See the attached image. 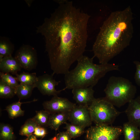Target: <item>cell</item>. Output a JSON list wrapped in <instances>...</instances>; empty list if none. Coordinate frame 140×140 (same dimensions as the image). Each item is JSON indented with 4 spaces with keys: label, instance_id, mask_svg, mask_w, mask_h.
Wrapping results in <instances>:
<instances>
[{
    "label": "cell",
    "instance_id": "33",
    "mask_svg": "<svg viewBox=\"0 0 140 140\" xmlns=\"http://www.w3.org/2000/svg\"></svg>",
    "mask_w": 140,
    "mask_h": 140
},
{
    "label": "cell",
    "instance_id": "17",
    "mask_svg": "<svg viewBox=\"0 0 140 140\" xmlns=\"http://www.w3.org/2000/svg\"><path fill=\"white\" fill-rule=\"evenodd\" d=\"M35 87V85L20 83L16 89V95L19 99V100L27 98L30 97L33 89Z\"/></svg>",
    "mask_w": 140,
    "mask_h": 140
},
{
    "label": "cell",
    "instance_id": "30",
    "mask_svg": "<svg viewBox=\"0 0 140 140\" xmlns=\"http://www.w3.org/2000/svg\"><path fill=\"white\" fill-rule=\"evenodd\" d=\"M50 140H57V137L56 136L54 137L51 139Z\"/></svg>",
    "mask_w": 140,
    "mask_h": 140
},
{
    "label": "cell",
    "instance_id": "13",
    "mask_svg": "<svg viewBox=\"0 0 140 140\" xmlns=\"http://www.w3.org/2000/svg\"><path fill=\"white\" fill-rule=\"evenodd\" d=\"M22 67L19 63L12 55L0 59V70L1 72L16 75L21 70Z\"/></svg>",
    "mask_w": 140,
    "mask_h": 140
},
{
    "label": "cell",
    "instance_id": "31",
    "mask_svg": "<svg viewBox=\"0 0 140 140\" xmlns=\"http://www.w3.org/2000/svg\"><path fill=\"white\" fill-rule=\"evenodd\" d=\"M27 140V138L25 139H23V140Z\"/></svg>",
    "mask_w": 140,
    "mask_h": 140
},
{
    "label": "cell",
    "instance_id": "4",
    "mask_svg": "<svg viewBox=\"0 0 140 140\" xmlns=\"http://www.w3.org/2000/svg\"><path fill=\"white\" fill-rule=\"evenodd\" d=\"M104 91V98L114 106L120 107L134 99L137 89L128 79L113 76L109 78Z\"/></svg>",
    "mask_w": 140,
    "mask_h": 140
},
{
    "label": "cell",
    "instance_id": "14",
    "mask_svg": "<svg viewBox=\"0 0 140 140\" xmlns=\"http://www.w3.org/2000/svg\"><path fill=\"white\" fill-rule=\"evenodd\" d=\"M68 112H60L51 114L48 126L51 129L58 130L62 124H65L68 120Z\"/></svg>",
    "mask_w": 140,
    "mask_h": 140
},
{
    "label": "cell",
    "instance_id": "10",
    "mask_svg": "<svg viewBox=\"0 0 140 140\" xmlns=\"http://www.w3.org/2000/svg\"><path fill=\"white\" fill-rule=\"evenodd\" d=\"M54 74L51 75L45 74L38 76L35 83L37 87L43 95L49 96H57L62 90H57L55 87L59 82L56 81L53 78Z\"/></svg>",
    "mask_w": 140,
    "mask_h": 140
},
{
    "label": "cell",
    "instance_id": "9",
    "mask_svg": "<svg viewBox=\"0 0 140 140\" xmlns=\"http://www.w3.org/2000/svg\"><path fill=\"white\" fill-rule=\"evenodd\" d=\"M68 120L71 124L85 128L90 126L92 120L88 107L76 106L68 113Z\"/></svg>",
    "mask_w": 140,
    "mask_h": 140
},
{
    "label": "cell",
    "instance_id": "20",
    "mask_svg": "<svg viewBox=\"0 0 140 140\" xmlns=\"http://www.w3.org/2000/svg\"><path fill=\"white\" fill-rule=\"evenodd\" d=\"M38 125L32 118L29 119L22 126L19 130V134L27 137L33 134L35 128Z\"/></svg>",
    "mask_w": 140,
    "mask_h": 140
},
{
    "label": "cell",
    "instance_id": "28",
    "mask_svg": "<svg viewBox=\"0 0 140 140\" xmlns=\"http://www.w3.org/2000/svg\"><path fill=\"white\" fill-rule=\"evenodd\" d=\"M57 140H71L72 138L67 131L60 132L57 135Z\"/></svg>",
    "mask_w": 140,
    "mask_h": 140
},
{
    "label": "cell",
    "instance_id": "5",
    "mask_svg": "<svg viewBox=\"0 0 140 140\" xmlns=\"http://www.w3.org/2000/svg\"><path fill=\"white\" fill-rule=\"evenodd\" d=\"M88 108L92 122L96 125H111L121 113L104 97L95 98Z\"/></svg>",
    "mask_w": 140,
    "mask_h": 140
},
{
    "label": "cell",
    "instance_id": "16",
    "mask_svg": "<svg viewBox=\"0 0 140 140\" xmlns=\"http://www.w3.org/2000/svg\"><path fill=\"white\" fill-rule=\"evenodd\" d=\"M14 50V45L9 39L5 37H1L0 59L12 55Z\"/></svg>",
    "mask_w": 140,
    "mask_h": 140
},
{
    "label": "cell",
    "instance_id": "18",
    "mask_svg": "<svg viewBox=\"0 0 140 140\" xmlns=\"http://www.w3.org/2000/svg\"><path fill=\"white\" fill-rule=\"evenodd\" d=\"M23 103L19 101L13 103L6 107V110L10 118L13 119L24 115V111L20 107L21 104Z\"/></svg>",
    "mask_w": 140,
    "mask_h": 140
},
{
    "label": "cell",
    "instance_id": "8",
    "mask_svg": "<svg viewBox=\"0 0 140 140\" xmlns=\"http://www.w3.org/2000/svg\"><path fill=\"white\" fill-rule=\"evenodd\" d=\"M43 105L45 110L51 114L60 112H68L76 104L68 99L57 96H53L49 101H44Z\"/></svg>",
    "mask_w": 140,
    "mask_h": 140
},
{
    "label": "cell",
    "instance_id": "7",
    "mask_svg": "<svg viewBox=\"0 0 140 140\" xmlns=\"http://www.w3.org/2000/svg\"><path fill=\"white\" fill-rule=\"evenodd\" d=\"M14 57L22 68L30 71L36 68L38 61L37 51L34 47L28 45H24L17 50Z\"/></svg>",
    "mask_w": 140,
    "mask_h": 140
},
{
    "label": "cell",
    "instance_id": "27",
    "mask_svg": "<svg viewBox=\"0 0 140 140\" xmlns=\"http://www.w3.org/2000/svg\"><path fill=\"white\" fill-rule=\"evenodd\" d=\"M135 64L136 70L134 76V79L137 85L140 86V62L137 61H134Z\"/></svg>",
    "mask_w": 140,
    "mask_h": 140
},
{
    "label": "cell",
    "instance_id": "32",
    "mask_svg": "<svg viewBox=\"0 0 140 140\" xmlns=\"http://www.w3.org/2000/svg\"><path fill=\"white\" fill-rule=\"evenodd\" d=\"M139 128V129H140V127Z\"/></svg>",
    "mask_w": 140,
    "mask_h": 140
},
{
    "label": "cell",
    "instance_id": "2",
    "mask_svg": "<svg viewBox=\"0 0 140 140\" xmlns=\"http://www.w3.org/2000/svg\"><path fill=\"white\" fill-rule=\"evenodd\" d=\"M130 6L112 12L103 22L93 46L100 64L108 63L129 45L134 32Z\"/></svg>",
    "mask_w": 140,
    "mask_h": 140
},
{
    "label": "cell",
    "instance_id": "19",
    "mask_svg": "<svg viewBox=\"0 0 140 140\" xmlns=\"http://www.w3.org/2000/svg\"><path fill=\"white\" fill-rule=\"evenodd\" d=\"M15 75L18 81L20 83L35 85L38 76L36 73H30L23 72L19 74H17Z\"/></svg>",
    "mask_w": 140,
    "mask_h": 140
},
{
    "label": "cell",
    "instance_id": "3",
    "mask_svg": "<svg viewBox=\"0 0 140 140\" xmlns=\"http://www.w3.org/2000/svg\"><path fill=\"white\" fill-rule=\"evenodd\" d=\"M93 58L83 55L77 61L75 67L65 75V87L62 90L66 89L93 87L107 72L119 70L118 65L108 63L96 64L93 62Z\"/></svg>",
    "mask_w": 140,
    "mask_h": 140
},
{
    "label": "cell",
    "instance_id": "29",
    "mask_svg": "<svg viewBox=\"0 0 140 140\" xmlns=\"http://www.w3.org/2000/svg\"><path fill=\"white\" fill-rule=\"evenodd\" d=\"M27 140H40L37 139L36 136L34 135H32L27 138Z\"/></svg>",
    "mask_w": 140,
    "mask_h": 140
},
{
    "label": "cell",
    "instance_id": "25",
    "mask_svg": "<svg viewBox=\"0 0 140 140\" xmlns=\"http://www.w3.org/2000/svg\"><path fill=\"white\" fill-rule=\"evenodd\" d=\"M0 77L1 79L13 88L16 89L19 85L16 77L12 76L9 73L0 72Z\"/></svg>",
    "mask_w": 140,
    "mask_h": 140
},
{
    "label": "cell",
    "instance_id": "26",
    "mask_svg": "<svg viewBox=\"0 0 140 140\" xmlns=\"http://www.w3.org/2000/svg\"><path fill=\"white\" fill-rule=\"evenodd\" d=\"M47 133V130L44 127L38 125L35 128L33 134L36 137L43 138L45 136Z\"/></svg>",
    "mask_w": 140,
    "mask_h": 140
},
{
    "label": "cell",
    "instance_id": "11",
    "mask_svg": "<svg viewBox=\"0 0 140 140\" xmlns=\"http://www.w3.org/2000/svg\"><path fill=\"white\" fill-rule=\"evenodd\" d=\"M93 87H89L72 89L73 99L79 105L88 107L95 98Z\"/></svg>",
    "mask_w": 140,
    "mask_h": 140
},
{
    "label": "cell",
    "instance_id": "21",
    "mask_svg": "<svg viewBox=\"0 0 140 140\" xmlns=\"http://www.w3.org/2000/svg\"><path fill=\"white\" fill-rule=\"evenodd\" d=\"M50 115L45 110L36 111V114L32 118L38 125L43 127H48Z\"/></svg>",
    "mask_w": 140,
    "mask_h": 140
},
{
    "label": "cell",
    "instance_id": "1",
    "mask_svg": "<svg viewBox=\"0 0 140 140\" xmlns=\"http://www.w3.org/2000/svg\"><path fill=\"white\" fill-rule=\"evenodd\" d=\"M57 2L58 6L37 27L36 32L44 38L53 73L65 75L83 55L90 16L74 6L72 1Z\"/></svg>",
    "mask_w": 140,
    "mask_h": 140
},
{
    "label": "cell",
    "instance_id": "15",
    "mask_svg": "<svg viewBox=\"0 0 140 140\" xmlns=\"http://www.w3.org/2000/svg\"><path fill=\"white\" fill-rule=\"evenodd\" d=\"M122 130L124 140H139L140 129L132 123L129 121L124 123Z\"/></svg>",
    "mask_w": 140,
    "mask_h": 140
},
{
    "label": "cell",
    "instance_id": "12",
    "mask_svg": "<svg viewBox=\"0 0 140 140\" xmlns=\"http://www.w3.org/2000/svg\"><path fill=\"white\" fill-rule=\"evenodd\" d=\"M125 112L128 121L140 127V96L131 100Z\"/></svg>",
    "mask_w": 140,
    "mask_h": 140
},
{
    "label": "cell",
    "instance_id": "24",
    "mask_svg": "<svg viewBox=\"0 0 140 140\" xmlns=\"http://www.w3.org/2000/svg\"><path fill=\"white\" fill-rule=\"evenodd\" d=\"M64 128L72 138H75L82 135L85 132V128L82 126L66 123Z\"/></svg>",
    "mask_w": 140,
    "mask_h": 140
},
{
    "label": "cell",
    "instance_id": "6",
    "mask_svg": "<svg viewBox=\"0 0 140 140\" xmlns=\"http://www.w3.org/2000/svg\"><path fill=\"white\" fill-rule=\"evenodd\" d=\"M122 133V127L104 125L91 126L87 130V140H117Z\"/></svg>",
    "mask_w": 140,
    "mask_h": 140
},
{
    "label": "cell",
    "instance_id": "23",
    "mask_svg": "<svg viewBox=\"0 0 140 140\" xmlns=\"http://www.w3.org/2000/svg\"><path fill=\"white\" fill-rule=\"evenodd\" d=\"M14 135L11 126L7 124H1L0 140H14Z\"/></svg>",
    "mask_w": 140,
    "mask_h": 140
},
{
    "label": "cell",
    "instance_id": "22",
    "mask_svg": "<svg viewBox=\"0 0 140 140\" xmlns=\"http://www.w3.org/2000/svg\"><path fill=\"white\" fill-rule=\"evenodd\" d=\"M16 89L8 85L2 79H0V97L10 98L16 95Z\"/></svg>",
    "mask_w": 140,
    "mask_h": 140
}]
</instances>
